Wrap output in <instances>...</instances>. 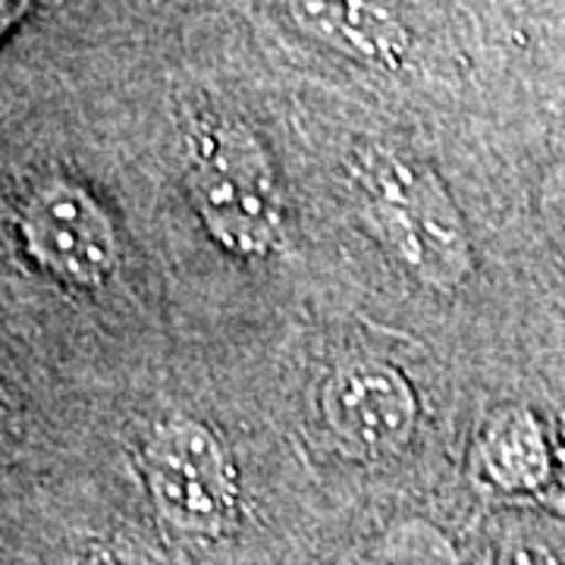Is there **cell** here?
I'll return each mask as SVG.
<instances>
[{
	"label": "cell",
	"instance_id": "6",
	"mask_svg": "<svg viewBox=\"0 0 565 565\" xmlns=\"http://www.w3.org/2000/svg\"><path fill=\"white\" fill-rule=\"evenodd\" d=\"M289 13L311 39L381 70H399L412 51V32L399 0H289Z\"/></svg>",
	"mask_w": 565,
	"mask_h": 565
},
{
	"label": "cell",
	"instance_id": "2",
	"mask_svg": "<svg viewBox=\"0 0 565 565\" xmlns=\"http://www.w3.org/2000/svg\"><path fill=\"white\" fill-rule=\"evenodd\" d=\"M185 192L204 233L233 258L258 262L282 245L280 180L243 122L207 114L185 126Z\"/></svg>",
	"mask_w": 565,
	"mask_h": 565
},
{
	"label": "cell",
	"instance_id": "10",
	"mask_svg": "<svg viewBox=\"0 0 565 565\" xmlns=\"http://www.w3.org/2000/svg\"><path fill=\"white\" fill-rule=\"evenodd\" d=\"M537 211H541L550 239L565 252V161L546 170V177L541 180Z\"/></svg>",
	"mask_w": 565,
	"mask_h": 565
},
{
	"label": "cell",
	"instance_id": "7",
	"mask_svg": "<svg viewBox=\"0 0 565 565\" xmlns=\"http://www.w3.org/2000/svg\"><path fill=\"white\" fill-rule=\"evenodd\" d=\"M471 475L478 484L505 497L544 490L553 475V452L537 415L525 405L497 408L475 440Z\"/></svg>",
	"mask_w": 565,
	"mask_h": 565
},
{
	"label": "cell",
	"instance_id": "5",
	"mask_svg": "<svg viewBox=\"0 0 565 565\" xmlns=\"http://www.w3.org/2000/svg\"><path fill=\"white\" fill-rule=\"evenodd\" d=\"M321 412L345 452L359 459H386L403 452L415 437L418 393L396 364L355 359L327 377Z\"/></svg>",
	"mask_w": 565,
	"mask_h": 565
},
{
	"label": "cell",
	"instance_id": "4",
	"mask_svg": "<svg viewBox=\"0 0 565 565\" xmlns=\"http://www.w3.org/2000/svg\"><path fill=\"white\" fill-rule=\"evenodd\" d=\"M20 239L41 270L79 289H98L120 267L114 217L73 180H47L29 192L20 207Z\"/></svg>",
	"mask_w": 565,
	"mask_h": 565
},
{
	"label": "cell",
	"instance_id": "8",
	"mask_svg": "<svg viewBox=\"0 0 565 565\" xmlns=\"http://www.w3.org/2000/svg\"><path fill=\"white\" fill-rule=\"evenodd\" d=\"M359 565H462V556L446 531L424 519H403L367 544Z\"/></svg>",
	"mask_w": 565,
	"mask_h": 565
},
{
	"label": "cell",
	"instance_id": "11",
	"mask_svg": "<svg viewBox=\"0 0 565 565\" xmlns=\"http://www.w3.org/2000/svg\"><path fill=\"white\" fill-rule=\"evenodd\" d=\"M88 565H158L148 553L141 550H129V546H104L92 556Z\"/></svg>",
	"mask_w": 565,
	"mask_h": 565
},
{
	"label": "cell",
	"instance_id": "9",
	"mask_svg": "<svg viewBox=\"0 0 565 565\" xmlns=\"http://www.w3.org/2000/svg\"><path fill=\"white\" fill-rule=\"evenodd\" d=\"M497 565H565V522L537 512H515L500 525Z\"/></svg>",
	"mask_w": 565,
	"mask_h": 565
},
{
	"label": "cell",
	"instance_id": "12",
	"mask_svg": "<svg viewBox=\"0 0 565 565\" xmlns=\"http://www.w3.org/2000/svg\"><path fill=\"white\" fill-rule=\"evenodd\" d=\"M29 7H32V0H0V25L13 29L25 17Z\"/></svg>",
	"mask_w": 565,
	"mask_h": 565
},
{
	"label": "cell",
	"instance_id": "13",
	"mask_svg": "<svg viewBox=\"0 0 565 565\" xmlns=\"http://www.w3.org/2000/svg\"><path fill=\"white\" fill-rule=\"evenodd\" d=\"M563 437H565V424H563Z\"/></svg>",
	"mask_w": 565,
	"mask_h": 565
},
{
	"label": "cell",
	"instance_id": "3",
	"mask_svg": "<svg viewBox=\"0 0 565 565\" xmlns=\"http://www.w3.org/2000/svg\"><path fill=\"white\" fill-rule=\"evenodd\" d=\"M145 490L170 525L189 537H217L239 512V468L211 424L192 415H161L139 440Z\"/></svg>",
	"mask_w": 565,
	"mask_h": 565
},
{
	"label": "cell",
	"instance_id": "1",
	"mask_svg": "<svg viewBox=\"0 0 565 565\" xmlns=\"http://www.w3.org/2000/svg\"><path fill=\"white\" fill-rule=\"evenodd\" d=\"M362 214L377 243L434 292H456L475 270L462 211L440 173L393 145H362L349 158Z\"/></svg>",
	"mask_w": 565,
	"mask_h": 565
}]
</instances>
